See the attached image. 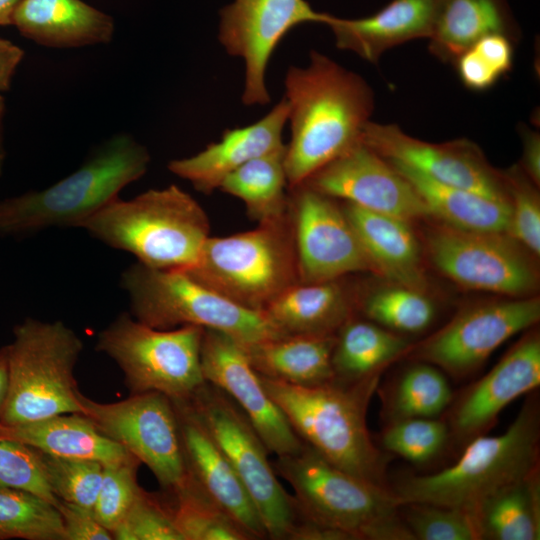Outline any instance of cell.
Returning <instances> with one entry per match:
<instances>
[{
    "instance_id": "cell-21",
    "label": "cell",
    "mask_w": 540,
    "mask_h": 540,
    "mask_svg": "<svg viewBox=\"0 0 540 540\" xmlns=\"http://www.w3.org/2000/svg\"><path fill=\"white\" fill-rule=\"evenodd\" d=\"M172 401L188 477L252 539L268 538L249 493L189 400Z\"/></svg>"
},
{
    "instance_id": "cell-22",
    "label": "cell",
    "mask_w": 540,
    "mask_h": 540,
    "mask_svg": "<svg viewBox=\"0 0 540 540\" xmlns=\"http://www.w3.org/2000/svg\"><path fill=\"white\" fill-rule=\"evenodd\" d=\"M289 105L283 97L263 118L243 127L227 129L219 141L195 155L174 159L168 169L203 194L219 189L223 180L247 162L283 148L282 134Z\"/></svg>"
},
{
    "instance_id": "cell-45",
    "label": "cell",
    "mask_w": 540,
    "mask_h": 540,
    "mask_svg": "<svg viewBox=\"0 0 540 540\" xmlns=\"http://www.w3.org/2000/svg\"><path fill=\"white\" fill-rule=\"evenodd\" d=\"M65 532V540H112V533L100 524L92 510L59 499L57 505Z\"/></svg>"
},
{
    "instance_id": "cell-8",
    "label": "cell",
    "mask_w": 540,
    "mask_h": 540,
    "mask_svg": "<svg viewBox=\"0 0 540 540\" xmlns=\"http://www.w3.org/2000/svg\"><path fill=\"white\" fill-rule=\"evenodd\" d=\"M83 350L62 321L26 318L8 344L9 389L1 425H19L58 414L82 413L74 376Z\"/></svg>"
},
{
    "instance_id": "cell-46",
    "label": "cell",
    "mask_w": 540,
    "mask_h": 540,
    "mask_svg": "<svg viewBox=\"0 0 540 540\" xmlns=\"http://www.w3.org/2000/svg\"><path fill=\"white\" fill-rule=\"evenodd\" d=\"M455 62L461 81L469 89L476 91L486 90L500 78L491 66L472 48L462 53Z\"/></svg>"
},
{
    "instance_id": "cell-42",
    "label": "cell",
    "mask_w": 540,
    "mask_h": 540,
    "mask_svg": "<svg viewBox=\"0 0 540 540\" xmlns=\"http://www.w3.org/2000/svg\"><path fill=\"white\" fill-rule=\"evenodd\" d=\"M510 202L508 234L523 248L540 254V203L534 185L516 167L503 173Z\"/></svg>"
},
{
    "instance_id": "cell-5",
    "label": "cell",
    "mask_w": 540,
    "mask_h": 540,
    "mask_svg": "<svg viewBox=\"0 0 540 540\" xmlns=\"http://www.w3.org/2000/svg\"><path fill=\"white\" fill-rule=\"evenodd\" d=\"M150 155L131 135L104 142L74 172L42 190L0 199V236L78 227L147 171Z\"/></svg>"
},
{
    "instance_id": "cell-35",
    "label": "cell",
    "mask_w": 540,
    "mask_h": 540,
    "mask_svg": "<svg viewBox=\"0 0 540 540\" xmlns=\"http://www.w3.org/2000/svg\"><path fill=\"white\" fill-rule=\"evenodd\" d=\"M65 540L55 505L24 490L0 487V539Z\"/></svg>"
},
{
    "instance_id": "cell-40",
    "label": "cell",
    "mask_w": 540,
    "mask_h": 540,
    "mask_svg": "<svg viewBox=\"0 0 540 540\" xmlns=\"http://www.w3.org/2000/svg\"><path fill=\"white\" fill-rule=\"evenodd\" d=\"M400 514L414 540H480L474 516L464 509L405 503Z\"/></svg>"
},
{
    "instance_id": "cell-16",
    "label": "cell",
    "mask_w": 540,
    "mask_h": 540,
    "mask_svg": "<svg viewBox=\"0 0 540 540\" xmlns=\"http://www.w3.org/2000/svg\"><path fill=\"white\" fill-rule=\"evenodd\" d=\"M288 209L300 282L371 271L354 228L333 198L302 183L289 188Z\"/></svg>"
},
{
    "instance_id": "cell-47",
    "label": "cell",
    "mask_w": 540,
    "mask_h": 540,
    "mask_svg": "<svg viewBox=\"0 0 540 540\" xmlns=\"http://www.w3.org/2000/svg\"><path fill=\"white\" fill-rule=\"evenodd\" d=\"M501 77L511 70L513 46L511 38L504 34H489L472 47Z\"/></svg>"
},
{
    "instance_id": "cell-11",
    "label": "cell",
    "mask_w": 540,
    "mask_h": 540,
    "mask_svg": "<svg viewBox=\"0 0 540 540\" xmlns=\"http://www.w3.org/2000/svg\"><path fill=\"white\" fill-rule=\"evenodd\" d=\"M189 402L253 500L268 538L290 539L298 522L295 499L278 480L264 442L235 402L205 382Z\"/></svg>"
},
{
    "instance_id": "cell-39",
    "label": "cell",
    "mask_w": 540,
    "mask_h": 540,
    "mask_svg": "<svg viewBox=\"0 0 540 540\" xmlns=\"http://www.w3.org/2000/svg\"><path fill=\"white\" fill-rule=\"evenodd\" d=\"M451 439L448 424L436 418H408L386 423L380 444L386 451L413 463L438 456Z\"/></svg>"
},
{
    "instance_id": "cell-37",
    "label": "cell",
    "mask_w": 540,
    "mask_h": 540,
    "mask_svg": "<svg viewBox=\"0 0 540 540\" xmlns=\"http://www.w3.org/2000/svg\"><path fill=\"white\" fill-rule=\"evenodd\" d=\"M359 304L368 320L393 332H421L435 317L434 304L423 291L396 284L367 294Z\"/></svg>"
},
{
    "instance_id": "cell-31",
    "label": "cell",
    "mask_w": 540,
    "mask_h": 540,
    "mask_svg": "<svg viewBox=\"0 0 540 540\" xmlns=\"http://www.w3.org/2000/svg\"><path fill=\"white\" fill-rule=\"evenodd\" d=\"M411 349L407 338L353 315L336 332L332 352L334 379L351 383L382 373Z\"/></svg>"
},
{
    "instance_id": "cell-34",
    "label": "cell",
    "mask_w": 540,
    "mask_h": 540,
    "mask_svg": "<svg viewBox=\"0 0 540 540\" xmlns=\"http://www.w3.org/2000/svg\"><path fill=\"white\" fill-rule=\"evenodd\" d=\"M381 393L386 423L408 418H436L453 401L445 375L438 367L422 361L404 369Z\"/></svg>"
},
{
    "instance_id": "cell-9",
    "label": "cell",
    "mask_w": 540,
    "mask_h": 540,
    "mask_svg": "<svg viewBox=\"0 0 540 540\" xmlns=\"http://www.w3.org/2000/svg\"><path fill=\"white\" fill-rule=\"evenodd\" d=\"M120 285L130 314L156 329L194 325L226 333L245 346L283 335L263 313L232 302L182 270L135 262L123 270Z\"/></svg>"
},
{
    "instance_id": "cell-1",
    "label": "cell",
    "mask_w": 540,
    "mask_h": 540,
    "mask_svg": "<svg viewBox=\"0 0 540 540\" xmlns=\"http://www.w3.org/2000/svg\"><path fill=\"white\" fill-rule=\"evenodd\" d=\"M284 86L290 124L284 164L292 188L360 140L374 98L360 75L315 50L306 66L287 69Z\"/></svg>"
},
{
    "instance_id": "cell-29",
    "label": "cell",
    "mask_w": 540,
    "mask_h": 540,
    "mask_svg": "<svg viewBox=\"0 0 540 540\" xmlns=\"http://www.w3.org/2000/svg\"><path fill=\"white\" fill-rule=\"evenodd\" d=\"M416 189L430 216L443 225L471 232L507 233L510 202L435 181L400 163L389 161Z\"/></svg>"
},
{
    "instance_id": "cell-26",
    "label": "cell",
    "mask_w": 540,
    "mask_h": 540,
    "mask_svg": "<svg viewBox=\"0 0 540 540\" xmlns=\"http://www.w3.org/2000/svg\"><path fill=\"white\" fill-rule=\"evenodd\" d=\"M356 300L342 278L297 282L281 293L263 314L283 335L336 334L354 315Z\"/></svg>"
},
{
    "instance_id": "cell-43",
    "label": "cell",
    "mask_w": 540,
    "mask_h": 540,
    "mask_svg": "<svg viewBox=\"0 0 540 540\" xmlns=\"http://www.w3.org/2000/svg\"><path fill=\"white\" fill-rule=\"evenodd\" d=\"M111 533L116 540H185L174 522L170 505L143 489Z\"/></svg>"
},
{
    "instance_id": "cell-44",
    "label": "cell",
    "mask_w": 540,
    "mask_h": 540,
    "mask_svg": "<svg viewBox=\"0 0 540 540\" xmlns=\"http://www.w3.org/2000/svg\"><path fill=\"white\" fill-rule=\"evenodd\" d=\"M0 487L33 493L55 506L59 501L46 480L37 451L15 441L0 439Z\"/></svg>"
},
{
    "instance_id": "cell-7",
    "label": "cell",
    "mask_w": 540,
    "mask_h": 540,
    "mask_svg": "<svg viewBox=\"0 0 540 540\" xmlns=\"http://www.w3.org/2000/svg\"><path fill=\"white\" fill-rule=\"evenodd\" d=\"M182 271L232 302L263 313L299 282L289 209L252 230L209 237L197 262Z\"/></svg>"
},
{
    "instance_id": "cell-50",
    "label": "cell",
    "mask_w": 540,
    "mask_h": 540,
    "mask_svg": "<svg viewBox=\"0 0 540 540\" xmlns=\"http://www.w3.org/2000/svg\"><path fill=\"white\" fill-rule=\"evenodd\" d=\"M9 389L8 345L0 347V421Z\"/></svg>"
},
{
    "instance_id": "cell-2",
    "label": "cell",
    "mask_w": 540,
    "mask_h": 540,
    "mask_svg": "<svg viewBox=\"0 0 540 540\" xmlns=\"http://www.w3.org/2000/svg\"><path fill=\"white\" fill-rule=\"evenodd\" d=\"M382 373L344 383L297 386L261 376L298 437L342 470L387 486V460L370 437L367 410Z\"/></svg>"
},
{
    "instance_id": "cell-18",
    "label": "cell",
    "mask_w": 540,
    "mask_h": 540,
    "mask_svg": "<svg viewBox=\"0 0 540 540\" xmlns=\"http://www.w3.org/2000/svg\"><path fill=\"white\" fill-rule=\"evenodd\" d=\"M201 368L206 382L227 394L248 418L269 452H298L304 442L265 389L245 347L230 335L204 329Z\"/></svg>"
},
{
    "instance_id": "cell-51",
    "label": "cell",
    "mask_w": 540,
    "mask_h": 540,
    "mask_svg": "<svg viewBox=\"0 0 540 540\" xmlns=\"http://www.w3.org/2000/svg\"><path fill=\"white\" fill-rule=\"evenodd\" d=\"M20 0H0V25L12 24V16Z\"/></svg>"
},
{
    "instance_id": "cell-53",
    "label": "cell",
    "mask_w": 540,
    "mask_h": 540,
    "mask_svg": "<svg viewBox=\"0 0 540 540\" xmlns=\"http://www.w3.org/2000/svg\"><path fill=\"white\" fill-rule=\"evenodd\" d=\"M4 161H5V150L3 147V143L0 144V175L2 174V170L4 167Z\"/></svg>"
},
{
    "instance_id": "cell-14",
    "label": "cell",
    "mask_w": 540,
    "mask_h": 540,
    "mask_svg": "<svg viewBox=\"0 0 540 540\" xmlns=\"http://www.w3.org/2000/svg\"><path fill=\"white\" fill-rule=\"evenodd\" d=\"M539 319L540 300L535 296L478 303L457 313L423 341L414 354L454 378H464L505 341Z\"/></svg>"
},
{
    "instance_id": "cell-32",
    "label": "cell",
    "mask_w": 540,
    "mask_h": 540,
    "mask_svg": "<svg viewBox=\"0 0 540 540\" xmlns=\"http://www.w3.org/2000/svg\"><path fill=\"white\" fill-rule=\"evenodd\" d=\"M471 513L480 540H539V468L494 492Z\"/></svg>"
},
{
    "instance_id": "cell-3",
    "label": "cell",
    "mask_w": 540,
    "mask_h": 540,
    "mask_svg": "<svg viewBox=\"0 0 540 540\" xmlns=\"http://www.w3.org/2000/svg\"><path fill=\"white\" fill-rule=\"evenodd\" d=\"M103 244L161 270H186L198 260L210 237L201 205L177 185L150 189L130 199L118 197L82 227Z\"/></svg>"
},
{
    "instance_id": "cell-4",
    "label": "cell",
    "mask_w": 540,
    "mask_h": 540,
    "mask_svg": "<svg viewBox=\"0 0 540 540\" xmlns=\"http://www.w3.org/2000/svg\"><path fill=\"white\" fill-rule=\"evenodd\" d=\"M272 465L293 488L301 518L346 540H414L391 488L342 470L306 443L298 452L277 456Z\"/></svg>"
},
{
    "instance_id": "cell-25",
    "label": "cell",
    "mask_w": 540,
    "mask_h": 540,
    "mask_svg": "<svg viewBox=\"0 0 540 540\" xmlns=\"http://www.w3.org/2000/svg\"><path fill=\"white\" fill-rule=\"evenodd\" d=\"M12 24L26 38L56 48L108 43L114 32L110 16L81 0H20Z\"/></svg>"
},
{
    "instance_id": "cell-36",
    "label": "cell",
    "mask_w": 540,
    "mask_h": 540,
    "mask_svg": "<svg viewBox=\"0 0 540 540\" xmlns=\"http://www.w3.org/2000/svg\"><path fill=\"white\" fill-rule=\"evenodd\" d=\"M174 522L185 540H250L252 537L223 512L187 477L185 485L171 493Z\"/></svg>"
},
{
    "instance_id": "cell-23",
    "label": "cell",
    "mask_w": 540,
    "mask_h": 540,
    "mask_svg": "<svg viewBox=\"0 0 540 540\" xmlns=\"http://www.w3.org/2000/svg\"><path fill=\"white\" fill-rule=\"evenodd\" d=\"M442 0H392L375 14L359 19L330 15L336 46L376 63L388 49L433 32Z\"/></svg>"
},
{
    "instance_id": "cell-19",
    "label": "cell",
    "mask_w": 540,
    "mask_h": 540,
    "mask_svg": "<svg viewBox=\"0 0 540 540\" xmlns=\"http://www.w3.org/2000/svg\"><path fill=\"white\" fill-rule=\"evenodd\" d=\"M303 183L333 199L409 222L431 217L414 186L361 140Z\"/></svg>"
},
{
    "instance_id": "cell-12",
    "label": "cell",
    "mask_w": 540,
    "mask_h": 540,
    "mask_svg": "<svg viewBox=\"0 0 540 540\" xmlns=\"http://www.w3.org/2000/svg\"><path fill=\"white\" fill-rule=\"evenodd\" d=\"M82 413L105 436L145 464L159 484L172 493L187 481L178 418L173 401L158 392L133 394L99 403L82 393Z\"/></svg>"
},
{
    "instance_id": "cell-15",
    "label": "cell",
    "mask_w": 540,
    "mask_h": 540,
    "mask_svg": "<svg viewBox=\"0 0 540 540\" xmlns=\"http://www.w3.org/2000/svg\"><path fill=\"white\" fill-rule=\"evenodd\" d=\"M329 18L306 0H234L225 6L220 11L218 39L229 55L244 62L242 102L268 104L266 70L278 44L295 26L326 24Z\"/></svg>"
},
{
    "instance_id": "cell-13",
    "label": "cell",
    "mask_w": 540,
    "mask_h": 540,
    "mask_svg": "<svg viewBox=\"0 0 540 540\" xmlns=\"http://www.w3.org/2000/svg\"><path fill=\"white\" fill-rule=\"evenodd\" d=\"M436 268L463 288L529 297L539 276L528 251L508 233L471 232L441 225L427 237Z\"/></svg>"
},
{
    "instance_id": "cell-27",
    "label": "cell",
    "mask_w": 540,
    "mask_h": 540,
    "mask_svg": "<svg viewBox=\"0 0 540 540\" xmlns=\"http://www.w3.org/2000/svg\"><path fill=\"white\" fill-rule=\"evenodd\" d=\"M0 439L19 442L50 455L94 460L103 465L134 457L80 413L58 414L19 425L0 424Z\"/></svg>"
},
{
    "instance_id": "cell-10",
    "label": "cell",
    "mask_w": 540,
    "mask_h": 540,
    "mask_svg": "<svg viewBox=\"0 0 540 540\" xmlns=\"http://www.w3.org/2000/svg\"><path fill=\"white\" fill-rule=\"evenodd\" d=\"M203 332L194 325L156 329L123 312L98 333L96 350L118 365L131 395L158 392L185 400L206 382Z\"/></svg>"
},
{
    "instance_id": "cell-30",
    "label": "cell",
    "mask_w": 540,
    "mask_h": 540,
    "mask_svg": "<svg viewBox=\"0 0 540 540\" xmlns=\"http://www.w3.org/2000/svg\"><path fill=\"white\" fill-rule=\"evenodd\" d=\"M516 28L506 0H442L430 39V51L455 61L489 34L514 37Z\"/></svg>"
},
{
    "instance_id": "cell-20",
    "label": "cell",
    "mask_w": 540,
    "mask_h": 540,
    "mask_svg": "<svg viewBox=\"0 0 540 540\" xmlns=\"http://www.w3.org/2000/svg\"><path fill=\"white\" fill-rule=\"evenodd\" d=\"M540 385V337H522L483 377L470 385L448 411L450 436L460 444L485 434L500 412Z\"/></svg>"
},
{
    "instance_id": "cell-41",
    "label": "cell",
    "mask_w": 540,
    "mask_h": 540,
    "mask_svg": "<svg viewBox=\"0 0 540 540\" xmlns=\"http://www.w3.org/2000/svg\"><path fill=\"white\" fill-rule=\"evenodd\" d=\"M141 462L132 457L126 461L104 465L101 486L92 512L110 532L126 516L142 488L137 482Z\"/></svg>"
},
{
    "instance_id": "cell-28",
    "label": "cell",
    "mask_w": 540,
    "mask_h": 540,
    "mask_svg": "<svg viewBox=\"0 0 540 540\" xmlns=\"http://www.w3.org/2000/svg\"><path fill=\"white\" fill-rule=\"evenodd\" d=\"M335 338L336 334L282 335L244 347L261 376L297 386H317L334 380Z\"/></svg>"
},
{
    "instance_id": "cell-6",
    "label": "cell",
    "mask_w": 540,
    "mask_h": 540,
    "mask_svg": "<svg viewBox=\"0 0 540 540\" xmlns=\"http://www.w3.org/2000/svg\"><path fill=\"white\" fill-rule=\"evenodd\" d=\"M540 410L536 394L499 435H480L437 473L408 476L392 492L400 505L425 503L471 512L485 498L539 468Z\"/></svg>"
},
{
    "instance_id": "cell-33",
    "label": "cell",
    "mask_w": 540,
    "mask_h": 540,
    "mask_svg": "<svg viewBox=\"0 0 540 540\" xmlns=\"http://www.w3.org/2000/svg\"><path fill=\"white\" fill-rule=\"evenodd\" d=\"M283 148L259 156L231 174L219 190L240 199L247 215L258 223L284 216L289 206V186Z\"/></svg>"
},
{
    "instance_id": "cell-49",
    "label": "cell",
    "mask_w": 540,
    "mask_h": 540,
    "mask_svg": "<svg viewBox=\"0 0 540 540\" xmlns=\"http://www.w3.org/2000/svg\"><path fill=\"white\" fill-rule=\"evenodd\" d=\"M523 167L525 174L536 185L540 181V138L534 131H526L523 136Z\"/></svg>"
},
{
    "instance_id": "cell-38",
    "label": "cell",
    "mask_w": 540,
    "mask_h": 540,
    "mask_svg": "<svg viewBox=\"0 0 540 540\" xmlns=\"http://www.w3.org/2000/svg\"><path fill=\"white\" fill-rule=\"evenodd\" d=\"M35 450L53 494L62 501L92 510L104 465L94 460L59 457Z\"/></svg>"
},
{
    "instance_id": "cell-52",
    "label": "cell",
    "mask_w": 540,
    "mask_h": 540,
    "mask_svg": "<svg viewBox=\"0 0 540 540\" xmlns=\"http://www.w3.org/2000/svg\"><path fill=\"white\" fill-rule=\"evenodd\" d=\"M4 111H5L4 98L0 94V144L3 143L2 142V120L4 116Z\"/></svg>"
},
{
    "instance_id": "cell-48",
    "label": "cell",
    "mask_w": 540,
    "mask_h": 540,
    "mask_svg": "<svg viewBox=\"0 0 540 540\" xmlns=\"http://www.w3.org/2000/svg\"><path fill=\"white\" fill-rule=\"evenodd\" d=\"M24 51L9 40L0 38V93L10 87L12 77Z\"/></svg>"
},
{
    "instance_id": "cell-24",
    "label": "cell",
    "mask_w": 540,
    "mask_h": 540,
    "mask_svg": "<svg viewBox=\"0 0 540 540\" xmlns=\"http://www.w3.org/2000/svg\"><path fill=\"white\" fill-rule=\"evenodd\" d=\"M342 209L355 230L371 271L396 285L423 291L426 277L418 239L409 221L344 202Z\"/></svg>"
},
{
    "instance_id": "cell-17",
    "label": "cell",
    "mask_w": 540,
    "mask_h": 540,
    "mask_svg": "<svg viewBox=\"0 0 540 540\" xmlns=\"http://www.w3.org/2000/svg\"><path fill=\"white\" fill-rule=\"evenodd\" d=\"M361 142L391 162L406 165L443 184L509 201L503 173L497 172L478 146L466 139L430 143L394 124L368 121Z\"/></svg>"
}]
</instances>
